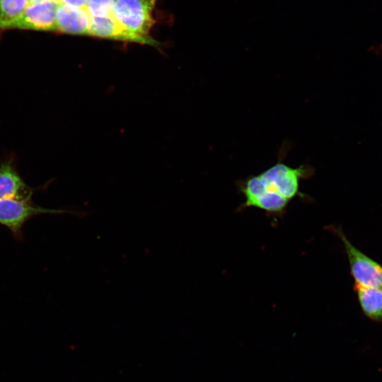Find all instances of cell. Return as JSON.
Returning a JSON list of instances; mask_svg holds the SVG:
<instances>
[{
    "label": "cell",
    "instance_id": "ba28073f",
    "mask_svg": "<svg viewBox=\"0 0 382 382\" xmlns=\"http://www.w3.org/2000/svg\"><path fill=\"white\" fill-rule=\"evenodd\" d=\"M32 190L9 163L0 166V199L30 201Z\"/></svg>",
    "mask_w": 382,
    "mask_h": 382
},
{
    "label": "cell",
    "instance_id": "8fae6325",
    "mask_svg": "<svg viewBox=\"0 0 382 382\" xmlns=\"http://www.w3.org/2000/svg\"><path fill=\"white\" fill-rule=\"evenodd\" d=\"M115 0H88L86 9L92 17L112 15Z\"/></svg>",
    "mask_w": 382,
    "mask_h": 382
},
{
    "label": "cell",
    "instance_id": "7c38bea8",
    "mask_svg": "<svg viewBox=\"0 0 382 382\" xmlns=\"http://www.w3.org/2000/svg\"><path fill=\"white\" fill-rule=\"evenodd\" d=\"M59 4L86 8L88 0H56Z\"/></svg>",
    "mask_w": 382,
    "mask_h": 382
},
{
    "label": "cell",
    "instance_id": "4fadbf2b",
    "mask_svg": "<svg viewBox=\"0 0 382 382\" xmlns=\"http://www.w3.org/2000/svg\"><path fill=\"white\" fill-rule=\"evenodd\" d=\"M30 4L40 3L46 0H28Z\"/></svg>",
    "mask_w": 382,
    "mask_h": 382
},
{
    "label": "cell",
    "instance_id": "277c9868",
    "mask_svg": "<svg viewBox=\"0 0 382 382\" xmlns=\"http://www.w3.org/2000/svg\"><path fill=\"white\" fill-rule=\"evenodd\" d=\"M69 211L45 209L34 206L31 201L17 199H0V224L8 227L15 236H20L25 222L42 214H63Z\"/></svg>",
    "mask_w": 382,
    "mask_h": 382
},
{
    "label": "cell",
    "instance_id": "9c48e42d",
    "mask_svg": "<svg viewBox=\"0 0 382 382\" xmlns=\"http://www.w3.org/2000/svg\"><path fill=\"white\" fill-rule=\"evenodd\" d=\"M363 313L370 320L382 323V288L354 286Z\"/></svg>",
    "mask_w": 382,
    "mask_h": 382
},
{
    "label": "cell",
    "instance_id": "8992f818",
    "mask_svg": "<svg viewBox=\"0 0 382 382\" xmlns=\"http://www.w3.org/2000/svg\"><path fill=\"white\" fill-rule=\"evenodd\" d=\"M88 35L99 38L149 45L154 47L159 45L152 37H145L129 32L115 20L112 15L103 17L91 16Z\"/></svg>",
    "mask_w": 382,
    "mask_h": 382
},
{
    "label": "cell",
    "instance_id": "6da1fadb",
    "mask_svg": "<svg viewBox=\"0 0 382 382\" xmlns=\"http://www.w3.org/2000/svg\"><path fill=\"white\" fill-rule=\"evenodd\" d=\"M313 173L308 165L294 168L279 159L265 170L237 182L238 190L244 197L239 209L254 207L281 218L293 199L306 197L300 191V182Z\"/></svg>",
    "mask_w": 382,
    "mask_h": 382
},
{
    "label": "cell",
    "instance_id": "52a82bcc",
    "mask_svg": "<svg viewBox=\"0 0 382 382\" xmlns=\"http://www.w3.org/2000/svg\"><path fill=\"white\" fill-rule=\"evenodd\" d=\"M91 16L85 8L59 4L56 13V31L88 35Z\"/></svg>",
    "mask_w": 382,
    "mask_h": 382
},
{
    "label": "cell",
    "instance_id": "30bf717a",
    "mask_svg": "<svg viewBox=\"0 0 382 382\" xmlns=\"http://www.w3.org/2000/svg\"><path fill=\"white\" fill-rule=\"evenodd\" d=\"M29 4L28 0H0V30L12 28Z\"/></svg>",
    "mask_w": 382,
    "mask_h": 382
},
{
    "label": "cell",
    "instance_id": "3957f363",
    "mask_svg": "<svg viewBox=\"0 0 382 382\" xmlns=\"http://www.w3.org/2000/svg\"><path fill=\"white\" fill-rule=\"evenodd\" d=\"M156 0H115L112 15L129 32L151 37Z\"/></svg>",
    "mask_w": 382,
    "mask_h": 382
},
{
    "label": "cell",
    "instance_id": "5b68a950",
    "mask_svg": "<svg viewBox=\"0 0 382 382\" xmlns=\"http://www.w3.org/2000/svg\"><path fill=\"white\" fill-rule=\"evenodd\" d=\"M59 4L56 0L29 4L12 28L56 31V13Z\"/></svg>",
    "mask_w": 382,
    "mask_h": 382
},
{
    "label": "cell",
    "instance_id": "7a4b0ae2",
    "mask_svg": "<svg viewBox=\"0 0 382 382\" xmlns=\"http://www.w3.org/2000/svg\"><path fill=\"white\" fill-rule=\"evenodd\" d=\"M328 229L341 240L349 262L354 286L382 288V265L356 248L340 226H330Z\"/></svg>",
    "mask_w": 382,
    "mask_h": 382
}]
</instances>
